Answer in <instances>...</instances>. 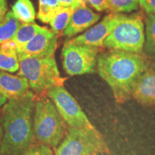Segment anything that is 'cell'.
<instances>
[{"label":"cell","instance_id":"cell-1","mask_svg":"<svg viewBox=\"0 0 155 155\" xmlns=\"http://www.w3.org/2000/svg\"><path fill=\"white\" fill-rule=\"evenodd\" d=\"M97 65L100 76L111 87L119 104L132 97L137 81L149 67L146 59L139 53L119 50L101 55Z\"/></svg>","mask_w":155,"mask_h":155},{"label":"cell","instance_id":"cell-2","mask_svg":"<svg viewBox=\"0 0 155 155\" xmlns=\"http://www.w3.org/2000/svg\"><path fill=\"white\" fill-rule=\"evenodd\" d=\"M34 92L10 99L1 111L3 138L0 153L4 155H21L31 146L34 137L32 111L36 104Z\"/></svg>","mask_w":155,"mask_h":155},{"label":"cell","instance_id":"cell-3","mask_svg":"<svg viewBox=\"0 0 155 155\" xmlns=\"http://www.w3.org/2000/svg\"><path fill=\"white\" fill-rule=\"evenodd\" d=\"M19 69L17 75L25 77L34 93L43 94L55 86H63L54 57H38L18 53Z\"/></svg>","mask_w":155,"mask_h":155},{"label":"cell","instance_id":"cell-4","mask_svg":"<svg viewBox=\"0 0 155 155\" xmlns=\"http://www.w3.org/2000/svg\"><path fill=\"white\" fill-rule=\"evenodd\" d=\"M33 122L34 134L42 144L56 147L65 136V121L52 100L42 96L36 101Z\"/></svg>","mask_w":155,"mask_h":155},{"label":"cell","instance_id":"cell-5","mask_svg":"<svg viewBox=\"0 0 155 155\" xmlns=\"http://www.w3.org/2000/svg\"><path fill=\"white\" fill-rule=\"evenodd\" d=\"M144 28L141 16L123 15L116 28L106 39L104 46L111 50L141 53L145 42Z\"/></svg>","mask_w":155,"mask_h":155},{"label":"cell","instance_id":"cell-6","mask_svg":"<svg viewBox=\"0 0 155 155\" xmlns=\"http://www.w3.org/2000/svg\"><path fill=\"white\" fill-rule=\"evenodd\" d=\"M108 153L101 135L96 130L71 127L65 138L57 147L55 155H96Z\"/></svg>","mask_w":155,"mask_h":155},{"label":"cell","instance_id":"cell-7","mask_svg":"<svg viewBox=\"0 0 155 155\" xmlns=\"http://www.w3.org/2000/svg\"><path fill=\"white\" fill-rule=\"evenodd\" d=\"M98 52V48L67 40L62 50L64 70L71 76L94 73Z\"/></svg>","mask_w":155,"mask_h":155},{"label":"cell","instance_id":"cell-8","mask_svg":"<svg viewBox=\"0 0 155 155\" xmlns=\"http://www.w3.org/2000/svg\"><path fill=\"white\" fill-rule=\"evenodd\" d=\"M47 95L53 101L64 121L71 127L86 130H96L82 108L63 86L50 89Z\"/></svg>","mask_w":155,"mask_h":155},{"label":"cell","instance_id":"cell-9","mask_svg":"<svg viewBox=\"0 0 155 155\" xmlns=\"http://www.w3.org/2000/svg\"><path fill=\"white\" fill-rule=\"evenodd\" d=\"M123 15L116 13H111L106 15L101 22L83 34L72 39L71 41L76 44L86 45L96 48L103 46L106 39L116 28Z\"/></svg>","mask_w":155,"mask_h":155},{"label":"cell","instance_id":"cell-10","mask_svg":"<svg viewBox=\"0 0 155 155\" xmlns=\"http://www.w3.org/2000/svg\"><path fill=\"white\" fill-rule=\"evenodd\" d=\"M57 45V35L53 30L42 27L28 44L17 49V53L38 57H54Z\"/></svg>","mask_w":155,"mask_h":155},{"label":"cell","instance_id":"cell-11","mask_svg":"<svg viewBox=\"0 0 155 155\" xmlns=\"http://www.w3.org/2000/svg\"><path fill=\"white\" fill-rule=\"evenodd\" d=\"M101 15L95 13L83 4L74 9L71 21L63 32V35L71 38L81 33L99 20Z\"/></svg>","mask_w":155,"mask_h":155},{"label":"cell","instance_id":"cell-12","mask_svg":"<svg viewBox=\"0 0 155 155\" xmlns=\"http://www.w3.org/2000/svg\"><path fill=\"white\" fill-rule=\"evenodd\" d=\"M132 97L139 104L155 105V66L148 67L137 81Z\"/></svg>","mask_w":155,"mask_h":155},{"label":"cell","instance_id":"cell-13","mask_svg":"<svg viewBox=\"0 0 155 155\" xmlns=\"http://www.w3.org/2000/svg\"><path fill=\"white\" fill-rule=\"evenodd\" d=\"M29 88L30 85L25 77L0 71V93L8 100L24 96Z\"/></svg>","mask_w":155,"mask_h":155},{"label":"cell","instance_id":"cell-14","mask_svg":"<svg viewBox=\"0 0 155 155\" xmlns=\"http://www.w3.org/2000/svg\"><path fill=\"white\" fill-rule=\"evenodd\" d=\"M19 69L17 45L12 40L0 43V70L15 73Z\"/></svg>","mask_w":155,"mask_h":155},{"label":"cell","instance_id":"cell-15","mask_svg":"<svg viewBox=\"0 0 155 155\" xmlns=\"http://www.w3.org/2000/svg\"><path fill=\"white\" fill-rule=\"evenodd\" d=\"M42 29V27L35 23H22L14 38L12 40L17 45V49L25 46Z\"/></svg>","mask_w":155,"mask_h":155},{"label":"cell","instance_id":"cell-16","mask_svg":"<svg viewBox=\"0 0 155 155\" xmlns=\"http://www.w3.org/2000/svg\"><path fill=\"white\" fill-rule=\"evenodd\" d=\"M14 16L22 23H33L35 19V10L30 0H17L12 6Z\"/></svg>","mask_w":155,"mask_h":155},{"label":"cell","instance_id":"cell-17","mask_svg":"<svg viewBox=\"0 0 155 155\" xmlns=\"http://www.w3.org/2000/svg\"><path fill=\"white\" fill-rule=\"evenodd\" d=\"M74 9L73 7H61L52 17L49 24L51 26L52 30L56 35L61 34V32L63 33L71 21Z\"/></svg>","mask_w":155,"mask_h":155},{"label":"cell","instance_id":"cell-18","mask_svg":"<svg viewBox=\"0 0 155 155\" xmlns=\"http://www.w3.org/2000/svg\"><path fill=\"white\" fill-rule=\"evenodd\" d=\"M19 25L20 22L14 16L12 12H8L3 22L0 23V43L14 38Z\"/></svg>","mask_w":155,"mask_h":155},{"label":"cell","instance_id":"cell-19","mask_svg":"<svg viewBox=\"0 0 155 155\" xmlns=\"http://www.w3.org/2000/svg\"><path fill=\"white\" fill-rule=\"evenodd\" d=\"M61 6L58 0H39L38 18L44 23H49L50 19Z\"/></svg>","mask_w":155,"mask_h":155},{"label":"cell","instance_id":"cell-20","mask_svg":"<svg viewBox=\"0 0 155 155\" xmlns=\"http://www.w3.org/2000/svg\"><path fill=\"white\" fill-rule=\"evenodd\" d=\"M139 0H108V9L112 13L131 12L139 7Z\"/></svg>","mask_w":155,"mask_h":155},{"label":"cell","instance_id":"cell-21","mask_svg":"<svg viewBox=\"0 0 155 155\" xmlns=\"http://www.w3.org/2000/svg\"><path fill=\"white\" fill-rule=\"evenodd\" d=\"M145 45L147 53L155 55V14L150 15L147 19Z\"/></svg>","mask_w":155,"mask_h":155},{"label":"cell","instance_id":"cell-22","mask_svg":"<svg viewBox=\"0 0 155 155\" xmlns=\"http://www.w3.org/2000/svg\"><path fill=\"white\" fill-rule=\"evenodd\" d=\"M21 155H53V152L49 146L42 144L30 146Z\"/></svg>","mask_w":155,"mask_h":155},{"label":"cell","instance_id":"cell-23","mask_svg":"<svg viewBox=\"0 0 155 155\" xmlns=\"http://www.w3.org/2000/svg\"><path fill=\"white\" fill-rule=\"evenodd\" d=\"M90 4L97 11H104L108 9V0H83Z\"/></svg>","mask_w":155,"mask_h":155},{"label":"cell","instance_id":"cell-24","mask_svg":"<svg viewBox=\"0 0 155 155\" xmlns=\"http://www.w3.org/2000/svg\"><path fill=\"white\" fill-rule=\"evenodd\" d=\"M139 2L148 14H155V0H139Z\"/></svg>","mask_w":155,"mask_h":155},{"label":"cell","instance_id":"cell-25","mask_svg":"<svg viewBox=\"0 0 155 155\" xmlns=\"http://www.w3.org/2000/svg\"><path fill=\"white\" fill-rule=\"evenodd\" d=\"M61 6L65 7H73L75 9L81 5L86 4L83 0H58Z\"/></svg>","mask_w":155,"mask_h":155},{"label":"cell","instance_id":"cell-26","mask_svg":"<svg viewBox=\"0 0 155 155\" xmlns=\"http://www.w3.org/2000/svg\"><path fill=\"white\" fill-rule=\"evenodd\" d=\"M7 14V5L6 0H0V23L2 22Z\"/></svg>","mask_w":155,"mask_h":155},{"label":"cell","instance_id":"cell-27","mask_svg":"<svg viewBox=\"0 0 155 155\" xmlns=\"http://www.w3.org/2000/svg\"><path fill=\"white\" fill-rule=\"evenodd\" d=\"M2 138H3V123H2V117L1 112H0V148H1Z\"/></svg>","mask_w":155,"mask_h":155},{"label":"cell","instance_id":"cell-28","mask_svg":"<svg viewBox=\"0 0 155 155\" xmlns=\"http://www.w3.org/2000/svg\"><path fill=\"white\" fill-rule=\"evenodd\" d=\"M7 101H8L7 98H6L2 93H0V108H2L3 106H5V104H7Z\"/></svg>","mask_w":155,"mask_h":155},{"label":"cell","instance_id":"cell-29","mask_svg":"<svg viewBox=\"0 0 155 155\" xmlns=\"http://www.w3.org/2000/svg\"><path fill=\"white\" fill-rule=\"evenodd\" d=\"M0 155H4V154H1V153H0Z\"/></svg>","mask_w":155,"mask_h":155}]
</instances>
